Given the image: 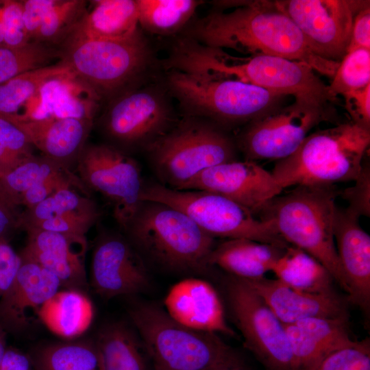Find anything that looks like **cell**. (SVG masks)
<instances>
[{"instance_id":"1","label":"cell","mask_w":370,"mask_h":370,"mask_svg":"<svg viewBox=\"0 0 370 370\" xmlns=\"http://www.w3.org/2000/svg\"><path fill=\"white\" fill-rule=\"evenodd\" d=\"M191 39L210 47L304 62L332 77L340 62L313 53L299 28L274 1H245L230 12H213L195 24Z\"/></svg>"},{"instance_id":"2","label":"cell","mask_w":370,"mask_h":370,"mask_svg":"<svg viewBox=\"0 0 370 370\" xmlns=\"http://www.w3.org/2000/svg\"><path fill=\"white\" fill-rule=\"evenodd\" d=\"M169 64L175 70L232 79L284 96L310 97L325 103L336 101L311 66L282 57H238L185 39L176 46Z\"/></svg>"},{"instance_id":"3","label":"cell","mask_w":370,"mask_h":370,"mask_svg":"<svg viewBox=\"0 0 370 370\" xmlns=\"http://www.w3.org/2000/svg\"><path fill=\"white\" fill-rule=\"evenodd\" d=\"M336 195L334 186H298L268 201L257 214L260 219L270 223L288 245L321 262L347 294L334 237Z\"/></svg>"},{"instance_id":"4","label":"cell","mask_w":370,"mask_h":370,"mask_svg":"<svg viewBox=\"0 0 370 370\" xmlns=\"http://www.w3.org/2000/svg\"><path fill=\"white\" fill-rule=\"evenodd\" d=\"M369 143L370 130L352 121L319 130L308 134L293 153L278 161L271 173L282 189L354 181Z\"/></svg>"},{"instance_id":"5","label":"cell","mask_w":370,"mask_h":370,"mask_svg":"<svg viewBox=\"0 0 370 370\" xmlns=\"http://www.w3.org/2000/svg\"><path fill=\"white\" fill-rule=\"evenodd\" d=\"M130 315L154 370H212L243 365L217 334L186 328L152 304L135 305Z\"/></svg>"},{"instance_id":"6","label":"cell","mask_w":370,"mask_h":370,"mask_svg":"<svg viewBox=\"0 0 370 370\" xmlns=\"http://www.w3.org/2000/svg\"><path fill=\"white\" fill-rule=\"evenodd\" d=\"M124 229L140 255L164 269L202 272L210 267L214 238L176 208L143 201Z\"/></svg>"},{"instance_id":"7","label":"cell","mask_w":370,"mask_h":370,"mask_svg":"<svg viewBox=\"0 0 370 370\" xmlns=\"http://www.w3.org/2000/svg\"><path fill=\"white\" fill-rule=\"evenodd\" d=\"M169 85L191 112L219 124H248L281 107L286 96L219 76L173 70Z\"/></svg>"},{"instance_id":"8","label":"cell","mask_w":370,"mask_h":370,"mask_svg":"<svg viewBox=\"0 0 370 370\" xmlns=\"http://www.w3.org/2000/svg\"><path fill=\"white\" fill-rule=\"evenodd\" d=\"M153 169L162 184L186 187L206 170L236 160V145L218 126L186 121L149 147Z\"/></svg>"},{"instance_id":"9","label":"cell","mask_w":370,"mask_h":370,"mask_svg":"<svg viewBox=\"0 0 370 370\" xmlns=\"http://www.w3.org/2000/svg\"><path fill=\"white\" fill-rule=\"evenodd\" d=\"M142 201L176 208L213 238H246L287 247L288 245L269 222L219 194L202 190H176L160 183L144 184Z\"/></svg>"},{"instance_id":"10","label":"cell","mask_w":370,"mask_h":370,"mask_svg":"<svg viewBox=\"0 0 370 370\" xmlns=\"http://www.w3.org/2000/svg\"><path fill=\"white\" fill-rule=\"evenodd\" d=\"M62 52L61 61L99 96L115 92L136 79L150 54L139 31L122 39L67 38Z\"/></svg>"},{"instance_id":"11","label":"cell","mask_w":370,"mask_h":370,"mask_svg":"<svg viewBox=\"0 0 370 370\" xmlns=\"http://www.w3.org/2000/svg\"><path fill=\"white\" fill-rule=\"evenodd\" d=\"M328 103L296 97L291 104L247 124L238 137L245 160H281L293 153L310 130L334 119Z\"/></svg>"},{"instance_id":"12","label":"cell","mask_w":370,"mask_h":370,"mask_svg":"<svg viewBox=\"0 0 370 370\" xmlns=\"http://www.w3.org/2000/svg\"><path fill=\"white\" fill-rule=\"evenodd\" d=\"M226 295L245 346L266 370H294L293 357L284 324L243 280L230 275Z\"/></svg>"},{"instance_id":"13","label":"cell","mask_w":370,"mask_h":370,"mask_svg":"<svg viewBox=\"0 0 370 370\" xmlns=\"http://www.w3.org/2000/svg\"><path fill=\"white\" fill-rule=\"evenodd\" d=\"M79 179L112 206L114 217L124 228L140 204L144 184L137 162L106 145L84 147L77 160Z\"/></svg>"},{"instance_id":"14","label":"cell","mask_w":370,"mask_h":370,"mask_svg":"<svg viewBox=\"0 0 370 370\" xmlns=\"http://www.w3.org/2000/svg\"><path fill=\"white\" fill-rule=\"evenodd\" d=\"M277 8L299 28L310 49L319 57L340 62L350 42L358 1L280 0Z\"/></svg>"},{"instance_id":"15","label":"cell","mask_w":370,"mask_h":370,"mask_svg":"<svg viewBox=\"0 0 370 370\" xmlns=\"http://www.w3.org/2000/svg\"><path fill=\"white\" fill-rule=\"evenodd\" d=\"M145 262L127 240L116 234L103 235L92 254L91 284L101 297L141 293L149 286Z\"/></svg>"},{"instance_id":"16","label":"cell","mask_w":370,"mask_h":370,"mask_svg":"<svg viewBox=\"0 0 370 370\" xmlns=\"http://www.w3.org/2000/svg\"><path fill=\"white\" fill-rule=\"evenodd\" d=\"M169 108L156 92L140 90L115 101L105 119L108 136L127 146H149L169 130Z\"/></svg>"},{"instance_id":"17","label":"cell","mask_w":370,"mask_h":370,"mask_svg":"<svg viewBox=\"0 0 370 370\" xmlns=\"http://www.w3.org/2000/svg\"><path fill=\"white\" fill-rule=\"evenodd\" d=\"M184 190H202L219 194L256 215L262 206L280 195L283 189L271 173L256 162L236 160L206 170Z\"/></svg>"},{"instance_id":"18","label":"cell","mask_w":370,"mask_h":370,"mask_svg":"<svg viewBox=\"0 0 370 370\" xmlns=\"http://www.w3.org/2000/svg\"><path fill=\"white\" fill-rule=\"evenodd\" d=\"M334 237L338 260L344 273L347 300L369 317L370 236L361 227L359 217L347 208L336 206Z\"/></svg>"},{"instance_id":"19","label":"cell","mask_w":370,"mask_h":370,"mask_svg":"<svg viewBox=\"0 0 370 370\" xmlns=\"http://www.w3.org/2000/svg\"><path fill=\"white\" fill-rule=\"evenodd\" d=\"M27 241L20 256L40 264L59 280L67 289L81 291L87 286L85 257L86 236L25 230Z\"/></svg>"},{"instance_id":"20","label":"cell","mask_w":370,"mask_h":370,"mask_svg":"<svg viewBox=\"0 0 370 370\" xmlns=\"http://www.w3.org/2000/svg\"><path fill=\"white\" fill-rule=\"evenodd\" d=\"M99 96L72 71L47 80L16 116L18 120L49 118L92 121Z\"/></svg>"},{"instance_id":"21","label":"cell","mask_w":370,"mask_h":370,"mask_svg":"<svg viewBox=\"0 0 370 370\" xmlns=\"http://www.w3.org/2000/svg\"><path fill=\"white\" fill-rule=\"evenodd\" d=\"M164 306L168 315L186 328L235 336L226 321L218 293L204 280L189 278L177 282L166 294Z\"/></svg>"},{"instance_id":"22","label":"cell","mask_w":370,"mask_h":370,"mask_svg":"<svg viewBox=\"0 0 370 370\" xmlns=\"http://www.w3.org/2000/svg\"><path fill=\"white\" fill-rule=\"evenodd\" d=\"M243 280L267 304L284 324L310 318H349L347 298L333 294L301 292L280 280L262 277Z\"/></svg>"},{"instance_id":"23","label":"cell","mask_w":370,"mask_h":370,"mask_svg":"<svg viewBox=\"0 0 370 370\" xmlns=\"http://www.w3.org/2000/svg\"><path fill=\"white\" fill-rule=\"evenodd\" d=\"M21 258L15 279L0 299V319L14 328H23L39 319L41 308L61 286L52 273L32 260Z\"/></svg>"},{"instance_id":"24","label":"cell","mask_w":370,"mask_h":370,"mask_svg":"<svg viewBox=\"0 0 370 370\" xmlns=\"http://www.w3.org/2000/svg\"><path fill=\"white\" fill-rule=\"evenodd\" d=\"M294 370H313L334 351L351 345L349 318H310L284 325Z\"/></svg>"},{"instance_id":"25","label":"cell","mask_w":370,"mask_h":370,"mask_svg":"<svg viewBox=\"0 0 370 370\" xmlns=\"http://www.w3.org/2000/svg\"><path fill=\"white\" fill-rule=\"evenodd\" d=\"M5 117L23 131L30 144L43 156L69 169V163L77 160L92 125V121L75 119L18 120Z\"/></svg>"},{"instance_id":"26","label":"cell","mask_w":370,"mask_h":370,"mask_svg":"<svg viewBox=\"0 0 370 370\" xmlns=\"http://www.w3.org/2000/svg\"><path fill=\"white\" fill-rule=\"evenodd\" d=\"M286 249L246 238L227 239L214 246L208 262L238 279L256 280L271 271Z\"/></svg>"},{"instance_id":"27","label":"cell","mask_w":370,"mask_h":370,"mask_svg":"<svg viewBox=\"0 0 370 370\" xmlns=\"http://www.w3.org/2000/svg\"><path fill=\"white\" fill-rule=\"evenodd\" d=\"M84 12L67 38L122 39L138 31L136 1L97 0Z\"/></svg>"},{"instance_id":"28","label":"cell","mask_w":370,"mask_h":370,"mask_svg":"<svg viewBox=\"0 0 370 370\" xmlns=\"http://www.w3.org/2000/svg\"><path fill=\"white\" fill-rule=\"evenodd\" d=\"M93 312L91 301L82 291L66 289L58 291L43 305L39 320L54 334L71 339L89 328Z\"/></svg>"},{"instance_id":"29","label":"cell","mask_w":370,"mask_h":370,"mask_svg":"<svg viewBox=\"0 0 370 370\" xmlns=\"http://www.w3.org/2000/svg\"><path fill=\"white\" fill-rule=\"evenodd\" d=\"M271 271L278 280L297 291L311 294H333L334 280L326 268L304 251L289 245Z\"/></svg>"},{"instance_id":"30","label":"cell","mask_w":370,"mask_h":370,"mask_svg":"<svg viewBox=\"0 0 370 370\" xmlns=\"http://www.w3.org/2000/svg\"><path fill=\"white\" fill-rule=\"evenodd\" d=\"M95 343L103 370H147L141 340L124 323L106 325Z\"/></svg>"},{"instance_id":"31","label":"cell","mask_w":370,"mask_h":370,"mask_svg":"<svg viewBox=\"0 0 370 370\" xmlns=\"http://www.w3.org/2000/svg\"><path fill=\"white\" fill-rule=\"evenodd\" d=\"M30 358L36 370H103L95 341L52 343L37 349Z\"/></svg>"},{"instance_id":"32","label":"cell","mask_w":370,"mask_h":370,"mask_svg":"<svg viewBox=\"0 0 370 370\" xmlns=\"http://www.w3.org/2000/svg\"><path fill=\"white\" fill-rule=\"evenodd\" d=\"M72 71L62 61L18 75L0 84V114L16 116L49 79Z\"/></svg>"},{"instance_id":"33","label":"cell","mask_w":370,"mask_h":370,"mask_svg":"<svg viewBox=\"0 0 370 370\" xmlns=\"http://www.w3.org/2000/svg\"><path fill=\"white\" fill-rule=\"evenodd\" d=\"M199 3L194 0H136L138 23L156 34L174 33L191 18Z\"/></svg>"},{"instance_id":"34","label":"cell","mask_w":370,"mask_h":370,"mask_svg":"<svg viewBox=\"0 0 370 370\" xmlns=\"http://www.w3.org/2000/svg\"><path fill=\"white\" fill-rule=\"evenodd\" d=\"M69 170L45 156H33L8 173L0 176V187L18 206L22 193L51 176Z\"/></svg>"},{"instance_id":"35","label":"cell","mask_w":370,"mask_h":370,"mask_svg":"<svg viewBox=\"0 0 370 370\" xmlns=\"http://www.w3.org/2000/svg\"><path fill=\"white\" fill-rule=\"evenodd\" d=\"M58 55L46 43L35 40L16 47L0 45V84L27 71L48 66Z\"/></svg>"},{"instance_id":"36","label":"cell","mask_w":370,"mask_h":370,"mask_svg":"<svg viewBox=\"0 0 370 370\" xmlns=\"http://www.w3.org/2000/svg\"><path fill=\"white\" fill-rule=\"evenodd\" d=\"M97 207L89 197L80 195L72 187L61 189L21 214V228L67 213Z\"/></svg>"},{"instance_id":"37","label":"cell","mask_w":370,"mask_h":370,"mask_svg":"<svg viewBox=\"0 0 370 370\" xmlns=\"http://www.w3.org/2000/svg\"><path fill=\"white\" fill-rule=\"evenodd\" d=\"M328 89L332 97L370 84V49H357L347 52L340 61Z\"/></svg>"},{"instance_id":"38","label":"cell","mask_w":370,"mask_h":370,"mask_svg":"<svg viewBox=\"0 0 370 370\" xmlns=\"http://www.w3.org/2000/svg\"><path fill=\"white\" fill-rule=\"evenodd\" d=\"M33 156L32 145L23 131L0 114V176L8 173Z\"/></svg>"},{"instance_id":"39","label":"cell","mask_w":370,"mask_h":370,"mask_svg":"<svg viewBox=\"0 0 370 370\" xmlns=\"http://www.w3.org/2000/svg\"><path fill=\"white\" fill-rule=\"evenodd\" d=\"M86 1L57 0L45 16L35 41L46 43L68 35L85 12Z\"/></svg>"},{"instance_id":"40","label":"cell","mask_w":370,"mask_h":370,"mask_svg":"<svg viewBox=\"0 0 370 370\" xmlns=\"http://www.w3.org/2000/svg\"><path fill=\"white\" fill-rule=\"evenodd\" d=\"M313 370H370L369 339L355 341L324 358Z\"/></svg>"},{"instance_id":"41","label":"cell","mask_w":370,"mask_h":370,"mask_svg":"<svg viewBox=\"0 0 370 370\" xmlns=\"http://www.w3.org/2000/svg\"><path fill=\"white\" fill-rule=\"evenodd\" d=\"M101 216L98 207L53 217L26 228H36L69 235L85 236Z\"/></svg>"},{"instance_id":"42","label":"cell","mask_w":370,"mask_h":370,"mask_svg":"<svg viewBox=\"0 0 370 370\" xmlns=\"http://www.w3.org/2000/svg\"><path fill=\"white\" fill-rule=\"evenodd\" d=\"M73 186L82 188L83 184L70 170L49 177L22 193L19 205L29 209L41 202L56 192Z\"/></svg>"},{"instance_id":"43","label":"cell","mask_w":370,"mask_h":370,"mask_svg":"<svg viewBox=\"0 0 370 370\" xmlns=\"http://www.w3.org/2000/svg\"><path fill=\"white\" fill-rule=\"evenodd\" d=\"M3 45L16 47L32 41L25 26L21 1H2Z\"/></svg>"},{"instance_id":"44","label":"cell","mask_w":370,"mask_h":370,"mask_svg":"<svg viewBox=\"0 0 370 370\" xmlns=\"http://www.w3.org/2000/svg\"><path fill=\"white\" fill-rule=\"evenodd\" d=\"M354 185L347 188L341 193V196L348 203L347 208L358 216L369 217L370 215V167L364 162L358 177L354 181Z\"/></svg>"},{"instance_id":"45","label":"cell","mask_w":370,"mask_h":370,"mask_svg":"<svg viewBox=\"0 0 370 370\" xmlns=\"http://www.w3.org/2000/svg\"><path fill=\"white\" fill-rule=\"evenodd\" d=\"M345 109L352 122L370 130V84L344 94Z\"/></svg>"},{"instance_id":"46","label":"cell","mask_w":370,"mask_h":370,"mask_svg":"<svg viewBox=\"0 0 370 370\" xmlns=\"http://www.w3.org/2000/svg\"><path fill=\"white\" fill-rule=\"evenodd\" d=\"M27 33L31 40H34L40 26L57 0L21 1Z\"/></svg>"},{"instance_id":"47","label":"cell","mask_w":370,"mask_h":370,"mask_svg":"<svg viewBox=\"0 0 370 370\" xmlns=\"http://www.w3.org/2000/svg\"><path fill=\"white\" fill-rule=\"evenodd\" d=\"M21 263L16 254L6 240H0V299L11 287Z\"/></svg>"},{"instance_id":"48","label":"cell","mask_w":370,"mask_h":370,"mask_svg":"<svg viewBox=\"0 0 370 370\" xmlns=\"http://www.w3.org/2000/svg\"><path fill=\"white\" fill-rule=\"evenodd\" d=\"M360 48L370 49L369 5L359 10L354 16L351 38L347 53Z\"/></svg>"},{"instance_id":"49","label":"cell","mask_w":370,"mask_h":370,"mask_svg":"<svg viewBox=\"0 0 370 370\" xmlns=\"http://www.w3.org/2000/svg\"><path fill=\"white\" fill-rule=\"evenodd\" d=\"M16 206L0 187V240L16 228H21V214Z\"/></svg>"},{"instance_id":"50","label":"cell","mask_w":370,"mask_h":370,"mask_svg":"<svg viewBox=\"0 0 370 370\" xmlns=\"http://www.w3.org/2000/svg\"><path fill=\"white\" fill-rule=\"evenodd\" d=\"M30 357L14 349L5 350L0 363V370H32Z\"/></svg>"},{"instance_id":"51","label":"cell","mask_w":370,"mask_h":370,"mask_svg":"<svg viewBox=\"0 0 370 370\" xmlns=\"http://www.w3.org/2000/svg\"><path fill=\"white\" fill-rule=\"evenodd\" d=\"M5 350V332L3 326L0 325V363Z\"/></svg>"},{"instance_id":"52","label":"cell","mask_w":370,"mask_h":370,"mask_svg":"<svg viewBox=\"0 0 370 370\" xmlns=\"http://www.w3.org/2000/svg\"><path fill=\"white\" fill-rule=\"evenodd\" d=\"M212 370H247L243 365H229L216 368Z\"/></svg>"},{"instance_id":"53","label":"cell","mask_w":370,"mask_h":370,"mask_svg":"<svg viewBox=\"0 0 370 370\" xmlns=\"http://www.w3.org/2000/svg\"><path fill=\"white\" fill-rule=\"evenodd\" d=\"M1 2L2 1H0V45H3L4 29H3V18H2Z\"/></svg>"}]
</instances>
